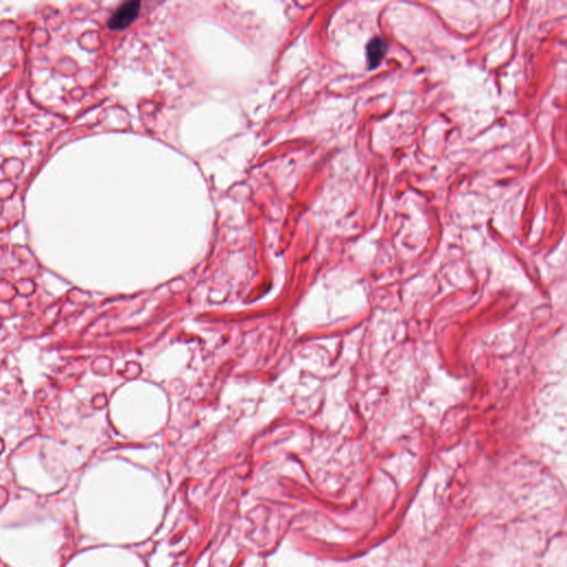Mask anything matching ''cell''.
I'll return each mask as SVG.
<instances>
[{
  "instance_id": "6da1fadb",
  "label": "cell",
  "mask_w": 567,
  "mask_h": 567,
  "mask_svg": "<svg viewBox=\"0 0 567 567\" xmlns=\"http://www.w3.org/2000/svg\"><path fill=\"white\" fill-rule=\"evenodd\" d=\"M141 8L140 1H128L122 4L108 21V27L112 30H123L132 25L138 18Z\"/></svg>"
},
{
  "instance_id": "7a4b0ae2",
  "label": "cell",
  "mask_w": 567,
  "mask_h": 567,
  "mask_svg": "<svg viewBox=\"0 0 567 567\" xmlns=\"http://www.w3.org/2000/svg\"><path fill=\"white\" fill-rule=\"evenodd\" d=\"M387 46L386 41L382 38L376 37L367 46V58L369 63V69H376L380 65V62L386 56Z\"/></svg>"
}]
</instances>
